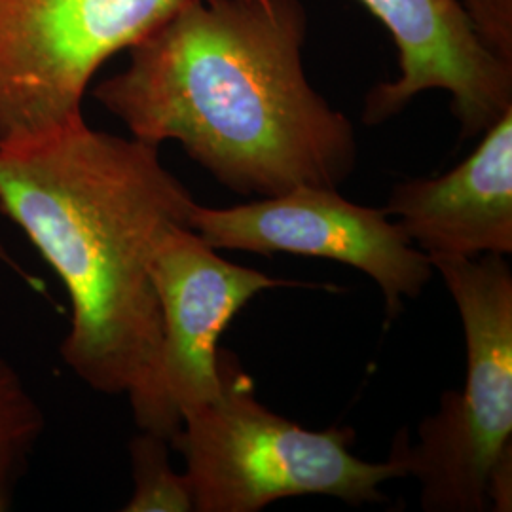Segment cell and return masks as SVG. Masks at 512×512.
<instances>
[{
  "mask_svg": "<svg viewBox=\"0 0 512 512\" xmlns=\"http://www.w3.org/2000/svg\"><path fill=\"white\" fill-rule=\"evenodd\" d=\"M306 33L300 0H192L93 95L131 137L179 143L241 196L338 188L355 171L357 135L313 90Z\"/></svg>",
  "mask_w": 512,
  "mask_h": 512,
  "instance_id": "6da1fadb",
  "label": "cell"
},
{
  "mask_svg": "<svg viewBox=\"0 0 512 512\" xmlns=\"http://www.w3.org/2000/svg\"><path fill=\"white\" fill-rule=\"evenodd\" d=\"M158 148L84 118L0 147V211L71 300L61 357L109 395H129L147 378L162 338L154 256L173 228H190L198 205Z\"/></svg>",
  "mask_w": 512,
  "mask_h": 512,
  "instance_id": "7a4b0ae2",
  "label": "cell"
},
{
  "mask_svg": "<svg viewBox=\"0 0 512 512\" xmlns=\"http://www.w3.org/2000/svg\"><path fill=\"white\" fill-rule=\"evenodd\" d=\"M219 393L183 416L171 439L186 463L194 511L258 512L298 495H329L348 505L382 503L380 486L406 476L393 444L384 463L349 452L351 427L311 431L258 403L236 355L219 348Z\"/></svg>",
  "mask_w": 512,
  "mask_h": 512,
  "instance_id": "3957f363",
  "label": "cell"
},
{
  "mask_svg": "<svg viewBox=\"0 0 512 512\" xmlns=\"http://www.w3.org/2000/svg\"><path fill=\"white\" fill-rule=\"evenodd\" d=\"M465 330L467 378L421 421L416 446L395 440L429 512L488 511V478L512 450V272L505 256L431 260Z\"/></svg>",
  "mask_w": 512,
  "mask_h": 512,
  "instance_id": "277c9868",
  "label": "cell"
},
{
  "mask_svg": "<svg viewBox=\"0 0 512 512\" xmlns=\"http://www.w3.org/2000/svg\"><path fill=\"white\" fill-rule=\"evenodd\" d=\"M192 0H0V147L82 120L95 73Z\"/></svg>",
  "mask_w": 512,
  "mask_h": 512,
  "instance_id": "5b68a950",
  "label": "cell"
},
{
  "mask_svg": "<svg viewBox=\"0 0 512 512\" xmlns=\"http://www.w3.org/2000/svg\"><path fill=\"white\" fill-rule=\"evenodd\" d=\"M152 279L162 338L147 378L129 393L141 431L169 440L183 416L219 393V338L256 294L294 287L217 255L192 228H173L158 247Z\"/></svg>",
  "mask_w": 512,
  "mask_h": 512,
  "instance_id": "8992f818",
  "label": "cell"
},
{
  "mask_svg": "<svg viewBox=\"0 0 512 512\" xmlns=\"http://www.w3.org/2000/svg\"><path fill=\"white\" fill-rule=\"evenodd\" d=\"M190 228L217 251L317 256L357 268L380 287L389 319L435 275L429 256L399 222L380 209L349 202L338 188L296 186L228 209L196 205Z\"/></svg>",
  "mask_w": 512,
  "mask_h": 512,
  "instance_id": "52a82bcc",
  "label": "cell"
},
{
  "mask_svg": "<svg viewBox=\"0 0 512 512\" xmlns=\"http://www.w3.org/2000/svg\"><path fill=\"white\" fill-rule=\"evenodd\" d=\"M391 35L399 74L366 93L363 122L384 124L420 93L452 95L461 139L492 128L512 110V63L478 37L458 0H361Z\"/></svg>",
  "mask_w": 512,
  "mask_h": 512,
  "instance_id": "ba28073f",
  "label": "cell"
},
{
  "mask_svg": "<svg viewBox=\"0 0 512 512\" xmlns=\"http://www.w3.org/2000/svg\"><path fill=\"white\" fill-rule=\"evenodd\" d=\"M429 260L512 253V110L437 179L395 184L385 209Z\"/></svg>",
  "mask_w": 512,
  "mask_h": 512,
  "instance_id": "9c48e42d",
  "label": "cell"
},
{
  "mask_svg": "<svg viewBox=\"0 0 512 512\" xmlns=\"http://www.w3.org/2000/svg\"><path fill=\"white\" fill-rule=\"evenodd\" d=\"M133 494L122 511H194L190 478L179 475L169 461V440L141 431L129 444Z\"/></svg>",
  "mask_w": 512,
  "mask_h": 512,
  "instance_id": "30bf717a",
  "label": "cell"
},
{
  "mask_svg": "<svg viewBox=\"0 0 512 512\" xmlns=\"http://www.w3.org/2000/svg\"><path fill=\"white\" fill-rule=\"evenodd\" d=\"M44 412L18 370L0 357V490L10 494L16 476L44 431Z\"/></svg>",
  "mask_w": 512,
  "mask_h": 512,
  "instance_id": "8fae6325",
  "label": "cell"
},
{
  "mask_svg": "<svg viewBox=\"0 0 512 512\" xmlns=\"http://www.w3.org/2000/svg\"><path fill=\"white\" fill-rule=\"evenodd\" d=\"M478 37L512 63V0H458Z\"/></svg>",
  "mask_w": 512,
  "mask_h": 512,
  "instance_id": "7c38bea8",
  "label": "cell"
},
{
  "mask_svg": "<svg viewBox=\"0 0 512 512\" xmlns=\"http://www.w3.org/2000/svg\"><path fill=\"white\" fill-rule=\"evenodd\" d=\"M0 262H4V264H8L10 268H14L16 272H19V274L23 275V277H27V274L19 268L18 264L14 262V258L12 256L8 255L6 251H4V247H2V243H0Z\"/></svg>",
  "mask_w": 512,
  "mask_h": 512,
  "instance_id": "4fadbf2b",
  "label": "cell"
},
{
  "mask_svg": "<svg viewBox=\"0 0 512 512\" xmlns=\"http://www.w3.org/2000/svg\"><path fill=\"white\" fill-rule=\"evenodd\" d=\"M6 505H8V492L0 490V511H4Z\"/></svg>",
  "mask_w": 512,
  "mask_h": 512,
  "instance_id": "5bb4252c",
  "label": "cell"
}]
</instances>
